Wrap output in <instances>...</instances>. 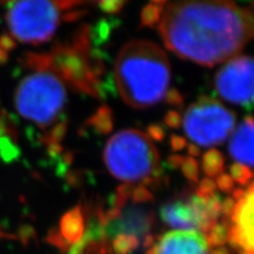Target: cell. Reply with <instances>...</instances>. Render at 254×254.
Here are the masks:
<instances>
[{"mask_svg":"<svg viewBox=\"0 0 254 254\" xmlns=\"http://www.w3.org/2000/svg\"><path fill=\"white\" fill-rule=\"evenodd\" d=\"M158 26L169 50L210 67L235 58L254 39V6L231 1L166 3Z\"/></svg>","mask_w":254,"mask_h":254,"instance_id":"1","label":"cell"},{"mask_svg":"<svg viewBox=\"0 0 254 254\" xmlns=\"http://www.w3.org/2000/svg\"><path fill=\"white\" fill-rule=\"evenodd\" d=\"M22 63L27 73L15 92L16 109L42 131L48 147L60 149L67 130L64 116L67 104L66 85L47 65L44 53L29 52Z\"/></svg>","mask_w":254,"mask_h":254,"instance_id":"2","label":"cell"},{"mask_svg":"<svg viewBox=\"0 0 254 254\" xmlns=\"http://www.w3.org/2000/svg\"><path fill=\"white\" fill-rule=\"evenodd\" d=\"M115 79L119 93L127 105L139 109L156 105L169 91V59L158 45L132 39L118 54Z\"/></svg>","mask_w":254,"mask_h":254,"instance_id":"3","label":"cell"},{"mask_svg":"<svg viewBox=\"0 0 254 254\" xmlns=\"http://www.w3.org/2000/svg\"><path fill=\"white\" fill-rule=\"evenodd\" d=\"M76 1H17L6 3V36L25 45H42L51 41L63 20L77 17Z\"/></svg>","mask_w":254,"mask_h":254,"instance_id":"4","label":"cell"},{"mask_svg":"<svg viewBox=\"0 0 254 254\" xmlns=\"http://www.w3.org/2000/svg\"><path fill=\"white\" fill-rule=\"evenodd\" d=\"M44 57L47 65L65 85L99 98L103 69L92 51L88 27L82 28L71 41L59 44L50 52L44 53Z\"/></svg>","mask_w":254,"mask_h":254,"instance_id":"5","label":"cell"},{"mask_svg":"<svg viewBox=\"0 0 254 254\" xmlns=\"http://www.w3.org/2000/svg\"><path fill=\"white\" fill-rule=\"evenodd\" d=\"M104 161L109 173L127 184L153 182L159 170L158 149L145 132L123 129L111 137L104 149Z\"/></svg>","mask_w":254,"mask_h":254,"instance_id":"6","label":"cell"},{"mask_svg":"<svg viewBox=\"0 0 254 254\" xmlns=\"http://www.w3.org/2000/svg\"><path fill=\"white\" fill-rule=\"evenodd\" d=\"M182 123L196 145L209 147L220 144L232 132L235 115L218 101L202 97L188 108Z\"/></svg>","mask_w":254,"mask_h":254,"instance_id":"7","label":"cell"},{"mask_svg":"<svg viewBox=\"0 0 254 254\" xmlns=\"http://www.w3.org/2000/svg\"><path fill=\"white\" fill-rule=\"evenodd\" d=\"M215 87L220 97L236 105L254 103V59L235 57L215 76Z\"/></svg>","mask_w":254,"mask_h":254,"instance_id":"8","label":"cell"},{"mask_svg":"<svg viewBox=\"0 0 254 254\" xmlns=\"http://www.w3.org/2000/svg\"><path fill=\"white\" fill-rule=\"evenodd\" d=\"M209 197L195 194L188 200L170 202L162 206L160 216L172 228L182 229V231L188 230L206 233L217 222L210 210Z\"/></svg>","mask_w":254,"mask_h":254,"instance_id":"9","label":"cell"},{"mask_svg":"<svg viewBox=\"0 0 254 254\" xmlns=\"http://www.w3.org/2000/svg\"><path fill=\"white\" fill-rule=\"evenodd\" d=\"M234 208L230 215L229 243L245 254H254V180L249 187L233 192Z\"/></svg>","mask_w":254,"mask_h":254,"instance_id":"10","label":"cell"},{"mask_svg":"<svg viewBox=\"0 0 254 254\" xmlns=\"http://www.w3.org/2000/svg\"><path fill=\"white\" fill-rule=\"evenodd\" d=\"M146 254H209V245L202 233L181 230L165 233Z\"/></svg>","mask_w":254,"mask_h":254,"instance_id":"11","label":"cell"},{"mask_svg":"<svg viewBox=\"0 0 254 254\" xmlns=\"http://www.w3.org/2000/svg\"><path fill=\"white\" fill-rule=\"evenodd\" d=\"M229 152L237 163L254 168V118H247L238 126L230 141Z\"/></svg>","mask_w":254,"mask_h":254,"instance_id":"12","label":"cell"},{"mask_svg":"<svg viewBox=\"0 0 254 254\" xmlns=\"http://www.w3.org/2000/svg\"><path fill=\"white\" fill-rule=\"evenodd\" d=\"M85 230L84 216L79 206L65 214L61 221V232L65 240L70 244L81 241Z\"/></svg>","mask_w":254,"mask_h":254,"instance_id":"13","label":"cell"},{"mask_svg":"<svg viewBox=\"0 0 254 254\" xmlns=\"http://www.w3.org/2000/svg\"><path fill=\"white\" fill-rule=\"evenodd\" d=\"M225 165V158L217 149H211L202 156V170L208 178H215L222 174Z\"/></svg>","mask_w":254,"mask_h":254,"instance_id":"14","label":"cell"},{"mask_svg":"<svg viewBox=\"0 0 254 254\" xmlns=\"http://www.w3.org/2000/svg\"><path fill=\"white\" fill-rule=\"evenodd\" d=\"M205 238L208 245L214 248L224 247V245L229 241V229L228 226L225 224H218L216 222L208 232L205 233Z\"/></svg>","mask_w":254,"mask_h":254,"instance_id":"15","label":"cell"},{"mask_svg":"<svg viewBox=\"0 0 254 254\" xmlns=\"http://www.w3.org/2000/svg\"><path fill=\"white\" fill-rule=\"evenodd\" d=\"M165 4L166 2L164 1H154L147 4L141 14L142 25L145 27H153L156 23H159Z\"/></svg>","mask_w":254,"mask_h":254,"instance_id":"16","label":"cell"},{"mask_svg":"<svg viewBox=\"0 0 254 254\" xmlns=\"http://www.w3.org/2000/svg\"><path fill=\"white\" fill-rule=\"evenodd\" d=\"M139 246V240L133 235L119 234L113 241V250L116 254H129Z\"/></svg>","mask_w":254,"mask_h":254,"instance_id":"17","label":"cell"},{"mask_svg":"<svg viewBox=\"0 0 254 254\" xmlns=\"http://www.w3.org/2000/svg\"><path fill=\"white\" fill-rule=\"evenodd\" d=\"M92 124L95 129L102 133H109L113 128V117L108 107L104 106L98 110L92 118Z\"/></svg>","mask_w":254,"mask_h":254,"instance_id":"18","label":"cell"},{"mask_svg":"<svg viewBox=\"0 0 254 254\" xmlns=\"http://www.w3.org/2000/svg\"><path fill=\"white\" fill-rule=\"evenodd\" d=\"M230 176L234 182H237L241 186H246L252 180L253 173L247 166L240 163H234L230 168Z\"/></svg>","mask_w":254,"mask_h":254,"instance_id":"19","label":"cell"},{"mask_svg":"<svg viewBox=\"0 0 254 254\" xmlns=\"http://www.w3.org/2000/svg\"><path fill=\"white\" fill-rule=\"evenodd\" d=\"M181 171L185 176L192 182H197L199 178V165L196 159L193 157L185 158L184 162L181 164Z\"/></svg>","mask_w":254,"mask_h":254,"instance_id":"20","label":"cell"},{"mask_svg":"<svg viewBox=\"0 0 254 254\" xmlns=\"http://www.w3.org/2000/svg\"><path fill=\"white\" fill-rule=\"evenodd\" d=\"M216 189L215 182L213 181L211 178H204L203 180L200 181L199 188H198L196 195L200 196V197H209L214 194Z\"/></svg>","mask_w":254,"mask_h":254,"instance_id":"21","label":"cell"},{"mask_svg":"<svg viewBox=\"0 0 254 254\" xmlns=\"http://www.w3.org/2000/svg\"><path fill=\"white\" fill-rule=\"evenodd\" d=\"M130 197L136 201V203H144L153 199V196L150 194L147 189L144 187H138L131 190Z\"/></svg>","mask_w":254,"mask_h":254,"instance_id":"22","label":"cell"},{"mask_svg":"<svg viewBox=\"0 0 254 254\" xmlns=\"http://www.w3.org/2000/svg\"><path fill=\"white\" fill-rule=\"evenodd\" d=\"M215 185L221 190H224V192H230V190H232L234 188V181L229 174L222 173L217 177Z\"/></svg>","mask_w":254,"mask_h":254,"instance_id":"23","label":"cell"},{"mask_svg":"<svg viewBox=\"0 0 254 254\" xmlns=\"http://www.w3.org/2000/svg\"><path fill=\"white\" fill-rule=\"evenodd\" d=\"M123 4V1H115V0H111V1H102L99 3L101 9L108 13H116L118 11H120Z\"/></svg>","mask_w":254,"mask_h":254,"instance_id":"24","label":"cell"},{"mask_svg":"<svg viewBox=\"0 0 254 254\" xmlns=\"http://www.w3.org/2000/svg\"><path fill=\"white\" fill-rule=\"evenodd\" d=\"M148 134L147 136L149 138H152L156 141H161L164 139V136H165V131L163 129V127L160 126V125H157V124H154V125H150L148 127V130H147Z\"/></svg>","mask_w":254,"mask_h":254,"instance_id":"25","label":"cell"},{"mask_svg":"<svg viewBox=\"0 0 254 254\" xmlns=\"http://www.w3.org/2000/svg\"><path fill=\"white\" fill-rule=\"evenodd\" d=\"M164 121L166 125L172 127V128H178L181 124V118L176 111H170V113L166 114Z\"/></svg>","mask_w":254,"mask_h":254,"instance_id":"26","label":"cell"},{"mask_svg":"<svg viewBox=\"0 0 254 254\" xmlns=\"http://www.w3.org/2000/svg\"><path fill=\"white\" fill-rule=\"evenodd\" d=\"M166 101H168L172 105H181L182 104V98L178 91L171 90L166 93Z\"/></svg>","mask_w":254,"mask_h":254,"instance_id":"27","label":"cell"},{"mask_svg":"<svg viewBox=\"0 0 254 254\" xmlns=\"http://www.w3.org/2000/svg\"><path fill=\"white\" fill-rule=\"evenodd\" d=\"M171 145L175 152H179V150L184 149L187 146V141L185 138H182V137L173 136L171 139Z\"/></svg>","mask_w":254,"mask_h":254,"instance_id":"28","label":"cell"},{"mask_svg":"<svg viewBox=\"0 0 254 254\" xmlns=\"http://www.w3.org/2000/svg\"><path fill=\"white\" fill-rule=\"evenodd\" d=\"M170 163L175 166V168H177V166H181L182 162L185 160V157H182L180 155H173L170 157Z\"/></svg>","mask_w":254,"mask_h":254,"instance_id":"29","label":"cell"},{"mask_svg":"<svg viewBox=\"0 0 254 254\" xmlns=\"http://www.w3.org/2000/svg\"><path fill=\"white\" fill-rule=\"evenodd\" d=\"M189 153L190 156H198L200 154V149L197 145L193 144V145H190L189 146Z\"/></svg>","mask_w":254,"mask_h":254,"instance_id":"30","label":"cell"},{"mask_svg":"<svg viewBox=\"0 0 254 254\" xmlns=\"http://www.w3.org/2000/svg\"><path fill=\"white\" fill-rule=\"evenodd\" d=\"M1 111H0V127H3V120H2V117H1Z\"/></svg>","mask_w":254,"mask_h":254,"instance_id":"31","label":"cell"}]
</instances>
